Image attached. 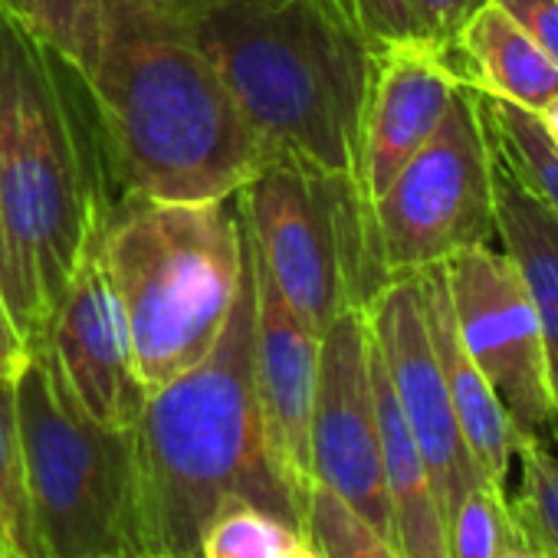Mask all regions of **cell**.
<instances>
[{"mask_svg":"<svg viewBox=\"0 0 558 558\" xmlns=\"http://www.w3.org/2000/svg\"><path fill=\"white\" fill-rule=\"evenodd\" d=\"M116 194L83 73L0 8V290L31 349Z\"/></svg>","mask_w":558,"mask_h":558,"instance_id":"obj_1","label":"cell"},{"mask_svg":"<svg viewBox=\"0 0 558 558\" xmlns=\"http://www.w3.org/2000/svg\"><path fill=\"white\" fill-rule=\"evenodd\" d=\"M83 80L119 194L223 201L263 161L184 0H102L99 50Z\"/></svg>","mask_w":558,"mask_h":558,"instance_id":"obj_2","label":"cell"},{"mask_svg":"<svg viewBox=\"0 0 558 558\" xmlns=\"http://www.w3.org/2000/svg\"><path fill=\"white\" fill-rule=\"evenodd\" d=\"M253 259L243 233L236 303L217 345L148 395L135 424V548L191 558L227 499L306 529L310 502L279 473L253 385Z\"/></svg>","mask_w":558,"mask_h":558,"instance_id":"obj_3","label":"cell"},{"mask_svg":"<svg viewBox=\"0 0 558 558\" xmlns=\"http://www.w3.org/2000/svg\"><path fill=\"white\" fill-rule=\"evenodd\" d=\"M250 135L266 155L359 171L375 53L339 0H184Z\"/></svg>","mask_w":558,"mask_h":558,"instance_id":"obj_4","label":"cell"},{"mask_svg":"<svg viewBox=\"0 0 558 558\" xmlns=\"http://www.w3.org/2000/svg\"><path fill=\"white\" fill-rule=\"evenodd\" d=\"M102 243L151 395L191 372L230 319L243 272L236 194L197 204L116 194Z\"/></svg>","mask_w":558,"mask_h":558,"instance_id":"obj_5","label":"cell"},{"mask_svg":"<svg viewBox=\"0 0 558 558\" xmlns=\"http://www.w3.org/2000/svg\"><path fill=\"white\" fill-rule=\"evenodd\" d=\"M236 207L272 290L319 332L345 310H368L391 283L372 204L349 174L266 155L236 191Z\"/></svg>","mask_w":558,"mask_h":558,"instance_id":"obj_6","label":"cell"},{"mask_svg":"<svg viewBox=\"0 0 558 558\" xmlns=\"http://www.w3.org/2000/svg\"><path fill=\"white\" fill-rule=\"evenodd\" d=\"M31 509L47 558L135 548V430L93 421L34 345L14 381Z\"/></svg>","mask_w":558,"mask_h":558,"instance_id":"obj_7","label":"cell"},{"mask_svg":"<svg viewBox=\"0 0 558 558\" xmlns=\"http://www.w3.org/2000/svg\"><path fill=\"white\" fill-rule=\"evenodd\" d=\"M499 158L480 93L460 86L430 142L372 201L388 279L417 276L496 236Z\"/></svg>","mask_w":558,"mask_h":558,"instance_id":"obj_8","label":"cell"},{"mask_svg":"<svg viewBox=\"0 0 558 558\" xmlns=\"http://www.w3.org/2000/svg\"><path fill=\"white\" fill-rule=\"evenodd\" d=\"M444 272L457 332L499 395L515 440H558L542 329L515 263L486 243L447 259Z\"/></svg>","mask_w":558,"mask_h":558,"instance_id":"obj_9","label":"cell"},{"mask_svg":"<svg viewBox=\"0 0 558 558\" xmlns=\"http://www.w3.org/2000/svg\"><path fill=\"white\" fill-rule=\"evenodd\" d=\"M368 310H345L326 332L310 427L313 480L395 542L381 470V434L372 385Z\"/></svg>","mask_w":558,"mask_h":558,"instance_id":"obj_10","label":"cell"},{"mask_svg":"<svg viewBox=\"0 0 558 558\" xmlns=\"http://www.w3.org/2000/svg\"><path fill=\"white\" fill-rule=\"evenodd\" d=\"M106 217L89 233L50 326L34 345L50 352L66 391L93 421L112 430H135L148 391L138 378L125 310L106 266Z\"/></svg>","mask_w":558,"mask_h":558,"instance_id":"obj_11","label":"cell"},{"mask_svg":"<svg viewBox=\"0 0 558 558\" xmlns=\"http://www.w3.org/2000/svg\"><path fill=\"white\" fill-rule=\"evenodd\" d=\"M372 336L385 362L388 381L411 427V437L427 463L444 522L457 502L486 480L463 440L440 362L430 345L417 276H401L368 306Z\"/></svg>","mask_w":558,"mask_h":558,"instance_id":"obj_12","label":"cell"},{"mask_svg":"<svg viewBox=\"0 0 558 558\" xmlns=\"http://www.w3.org/2000/svg\"><path fill=\"white\" fill-rule=\"evenodd\" d=\"M246 246L253 259V296H256V310H253L256 404L279 473H283V480L293 486L300 499L310 502L316 486L313 460H310V427H313V404H316V381H319L323 332L313 329L272 290L263 263L253 253L250 236Z\"/></svg>","mask_w":558,"mask_h":558,"instance_id":"obj_13","label":"cell"},{"mask_svg":"<svg viewBox=\"0 0 558 558\" xmlns=\"http://www.w3.org/2000/svg\"><path fill=\"white\" fill-rule=\"evenodd\" d=\"M460 86L453 57L421 40L375 53L355 171L368 204L430 142Z\"/></svg>","mask_w":558,"mask_h":558,"instance_id":"obj_14","label":"cell"},{"mask_svg":"<svg viewBox=\"0 0 558 558\" xmlns=\"http://www.w3.org/2000/svg\"><path fill=\"white\" fill-rule=\"evenodd\" d=\"M417 283H421L430 345H434V355L440 362V372H444L463 440H466L480 473L486 480L506 486L512 450H515V427H512L499 395L493 391L486 375L476 368V362L470 359V352L457 332L444 263L417 272Z\"/></svg>","mask_w":558,"mask_h":558,"instance_id":"obj_15","label":"cell"},{"mask_svg":"<svg viewBox=\"0 0 558 558\" xmlns=\"http://www.w3.org/2000/svg\"><path fill=\"white\" fill-rule=\"evenodd\" d=\"M372 385H375L381 470H385V489L395 522V545L401 548L404 558H447V522L427 463L411 437V427L388 381L378 345H372Z\"/></svg>","mask_w":558,"mask_h":558,"instance_id":"obj_16","label":"cell"},{"mask_svg":"<svg viewBox=\"0 0 558 558\" xmlns=\"http://www.w3.org/2000/svg\"><path fill=\"white\" fill-rule=\"evenodd\" d=\"M463 83L483 96L542 112L558 99V66L499 8L486 4L460 34L450 53Z\"/></svg>","mask_w":558,"mask_h":558,"instance_id":"obj_17","label":"cell"},{"mask_svg":"<svg viewBox=\"0 0 558 558\" xmlns=\"http://www.w3.org/2000/svg\"><path fill=\"white\" fill-rule=\"evenodd\" d=\"M496 236L502 240V253L515 263L532 300L558 417V217L525 194L502 165L496 174Z\"/></svg>","mask_w":558,"mask_h":558,"instance_id":"obj_18","label":"cell"},{"mask_svg":"<svg viewBox=\"0 0 558 558\" xmlns=\"http://www.w3.org/2000/svg\"><path fill=\"white\" fill-rule=\"evenodd\" d=\"M480 102L499 165L522 184L525 194H532L558 217V148L545 132L538 112L519 109L506 99L483 93Z\"/></svg>","mask_w":558,"mask_h":558,"instance_id":"obj_19","label":"cell"},{"mask_svg":"<svg viewBox=\"0 0 558 558\" xmlns=\"http://www.w3.org/2000/svg\"><path fill=\"white\" fill-rule=\"evenodd\" d=\"M0 551L11 558H47L31 509L17 391L8 378H0Z\"/></svg>","mask_w":558,"mask_h":558,"instance_id":"obj_20","label":"cell"},{"mask_svg":"<svg viewBox=\"0 0 558 558\" xmlns=\"http://www.w3.org/2000/svg\"><path fill=\"white\" fill-rule=\"evenodd\" d=\"M506 486L480 480L447 515V558H512L529 548Z\"/></svg>","mask_w":558,"mask_h":558,"instance_id":"obj_21","label":"cell"},{"mask_svg":"<svg viewBox=\"0 0 558 558\" xmlns=\"http://www.w3.org/2000/svg\"><path fill=\"white\" fill-rule=\"evenodd\" d=\"M522 480L509 506L525 532V538L548 558H558V453L542 440H515Z\"/></svg>","mask_w":558,"mask_h":558,"instance_id":"obj_22","label":"cell"},{"mask_svg":"<svg viewBox=\"0 0 558 558\" xmlns=\"http://www.w3.org/2000/svg\"><path fill=\"white\" fill-rule=\"evenodd\" d=\"M14 14L83 76L99 50L102 0H14Z\"/></svg>","mask_w":558,"mask_h":558,"instance_id":"obj_23","label":"cell"},{"mask_svg":"<svg viewBox=\"0 0 558 558\" xmlns=\"http://www.w3.org/2000/svg\"><path fill=\"white\" fill-rule=\"evenodd\" d=\"M306 532L323 558H404L388 535L319 483L310 496Z\"/></svg>","mask_w":558,"mask_h":558,"instance_id":"obj_24","label":"cell"},{"mask_svg":"<svg viewBox=\"0 0 558 558\" xmlns=\"http://www.w3.org/2000/svg\"><path fill=\"white\" fill-rule=\"evenodd\" d=\"M489 0H408L414 37L440 53H453L463 27Z\"/></svg>","mask_w":558,"mask_h":558,"instance_id":"obj_25","label":"cell"},{"mask_svg":"<svg viewBox=\"0 0 558 558\" xmlns=\"http://www.w3.org/2000/svg\"><path fill=\"white\" fill-rule=\"evenodd\" d=\"M339 4L362 34V40L372 47V53L417 40L408 0H339Z\"/></svg>","mask_w":558,"mask_h":558,"instance_id":"obj_26","label":"cell"},{"mask_svg":"<svg viewBox=\"0 0 558 558\" xmlns=\"http://www.w3.org/2000/svg\"><path fill=\"white\" fill-rule=\"evenodd\" d=\"M558 66V0H489Z\"/></svg>","mask_w":558,"mask_h":558,"instance_id":"obj_27","label":"cell"},{"mask_svg":"<svg viewBox=\"0 0 558 558\" xmlns=\"http://www.w3.org/2000/svg\"><path fill=\"white\" fill-rule=\"evenodd\" d=\"M31 342L27 336L21 332L11 306H8V296L4 290H0V378H8V381H17V375L27 368L31 362Z\"/></svg>","mask_w":558,"mask_h":558,"instance_id":"obj_28","label":"cell"},{"mask_svg":"<svg viewBox=\"0 0 558 558\" xmlns=\"http://www.w3.org/2000/svg\"><path fill=\"white\" fill-rule=\"evenodd\" d=\"M538 119H542L545 132L551 135V142H555V148H558V99H551V102L538 112Z\"/></svg>","mask_w":558,"mask_h":558,"instance_id":"obj_29","label":"cell"},{"mask_svg":"<svg viewBox=\"0 0 558 558\" xmlns=\"http://www.w3.org/2000/svg\"><path fill=\"white\" fill-rule=\"evenodd\" d=\"M290 558H323V551H319V548H316V542L306 535V538L293 548V555H290Z\"/></svg>","mask_w":558,"mask_h":558,"instance_id":"obj_30","label":"cell"},{"mask_svg":"<svg viewBox=\"0 0 558 558\" xmlns=\"http://www.w3.org/2000/svg\"><path fill=\"white\" fill-rule=\"evenodd\" d=\"M96 558H158L151 551H142V548H125V551H112V555H96Z\"/></svg>","mask_w":558,"mask_h":558,"instance_id":"obj_31","label":"cell"},{"mask_svg":"<svg viewBox=\"0 0 558 558\" xmlns=\"http://www.w3.org/2000/svg\"><path fill=\"white\" fill-rule=\"evenodd\" d=\"M512 558H548L542 548H535V545H529V548H522V551H515Z\"/></svg>","mask_w":558,"mask_h":558,"instance_id":"obj_32","label":"cell"},{"mask_svg":"<svg viewBox=\"0 0 558 558\" xmlns=\"http://www.w3.org/2000/svg\"><path fill=\"white\" fill-rule=\"evenodd\" d=\"M0 269H4V233H0Z\"/></svg>","mask_w":558,"mask_h":558,"instance_id":"obj_33","label":"cell"},{"mask_svg":"<svg viewBox=\"0 0 558 558\" xmlns=\"http://www.w3.org/2000/svg\"><path fill=\"white\" fill-rule=\"evenodd\" d=\"M0 8H8V11H14V0H0Z\"/></svg>","mask_w":558,"mask_h":558,"instance_id":"obj_34","label":"cell"},{"mask_svg":"<svg viewBox=\"0 0 558 558\" xmlns=\"http://www.w3.org/2000/svg\"><path fill=\"white\" fill-rule=\"evenodd\" d=\"M0 558H11V555H8V551H0Z\"/></svg>","mask_w":558,"mask_h":558,"instance_id":"obj_35","label":"cell"},{"mask_svg":"<svg viewBox=\"0 0 558 558\" xmlns=\"http://www.w3.org/2000/svg\"><path fill=\"white\" fill-rule=\"evenodd\" d=\"M191 558H197V555H191Z\"/></svg>","mask_w":558,"mask_h":558,"instance_id":"obj_36","label":"cell"}]
</instances>
